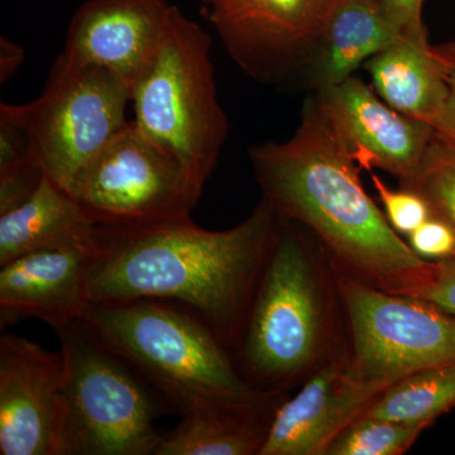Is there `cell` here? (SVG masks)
<instances>
[{"instance_id":"9c48e42d","label":"cell","mask_w":455,"mask_h":455,"mask_svg":"<svg viewBox=\"0 0 455 455\" xmlns=\"http://www.w3.org/2000/svg\"><path fill=\"white\" fill-rule=\"evenodd\" d=\"M203 188L130 121L77 176L70 194L92 226H132L190 217Z\"/></svg>"},{"instance_id":"d4e9b609","label":"cell","mask_w":455,"mask_h":455,"mask_svg":"<svg viewBox=\"0 0 455 455\" xmlns=\"http://www.w3.org/2000/svg\"><path fill=\"white\" fill-rule=\"evenodd\" d=\"M406 238L410 248L425 260L438 262L455 256V230L439 218L431 217Z\"/></svg>"},{"instance_id":"7c38bea8","label":"cell","mask_w":455,"mask_h":455,"mask_svg":"<svg viewBox=\"0 0 455 455\" xmlns=\"http://www.w3.org/2000/svg\"><path fill=\"white\" fill-rule=\"evenodd\" d=\"M64 385L61 350L0 337V454L53 455Z\"/></svg>"},{"instance_id":"2e32d148","label":"cell","mask_w":455,"mask_h":455,"mask_svg":"<svg viewBox=\"0 0 455 455\" xmlns=\"http://www.w3.org/2000/svg\"><path fill=\"white\" fill-rule=\"evenodd\" d=\"M371 86L397 112L430 124L447 98L442 64L427 40V29L403 32L364 64Z\"/></svg>"},{"instance_id":"3957f363","label":"cell","mask_w":455,"mask_h":455,"mask_svg":"<svg viewBox=\"0 0 455 455\" xmlns=\"http://www.w3.org/2000/svg\"><path fill=\"white\" fill-rule=\"evenodd\" d=\"M346 352L338 272L305 228L281 217L236 341V362L259 390L286 394Z\"/></svg>"},{"instance_id":"52a82bcc","label":"cell","mask_w":455,"mask_h":455,"mask_svg":"<svg viewBox=\"0 0 455 455\" xmlns=\"http://www.w3.org/2000/svg\"><path fill=\"white\" fill-rule=\"evenodd\" d=\"M131 89L109 71L61 53L40 97L0 104V116L22 128L44 175L70 193L82 171L127 124Z\"/></svg>"},{"instance_id":"cb8c5ba5","label":"cell","mask_w":455,"mask_h":455,"mask_svg":"<svg viewBox=\"0 0 455 455\" xmlns=\"http://www.w3.org/2000/svg\"><path fill=\"white\" fill-rule=\"evenodd\" d=\"M44 175L35 158L0 170V214L25 203L40 187Z\"/></svg>"},{"instance_id":"ba28073f","label":"cell","mask_w":455,"mask_h":455,"mask_svg":"<svg viewBox=\"0 0 455 455\" xmlns=\"http://www.w3.org/2000/svg\"><path fill=\"white\" fill-rule=\"evenodd\" d=\"M348 368L374 397L419 371L455 362V315L427 299L338 274Z\"/></svg>"},{"instance_id":"5b68a950","label":"cell","mask_w":455,"mask_h":455,"mask_svg":"<svg viewBox=\"0 0 455 455\" xmlns=\"http://www.w3.org/2000/svg\"><path fill=\"white\" fill-rule=\"evenodd\" d=\"M64 358V385L53 455H155L171 411L130 362L82 319L53 329Z\"/></svg>"},{"instance_id":"4316f807","label":"cell","mask_w":455,"mask_h":455,"mask_svg":"<svg viewBox=\"0 0 455 455\" xmlns=\"http://www.w3.org/2000/svg\"><path fill=\"white\" fill-rule=\"evenodd\" d=\"M433 52L442 64L448 88L444 106L433 128L440 137L455 143V41L433 44Z\"/></svg>"},{"instance_id":"ac0fdd59","label":"cell","mask_w":455,"mask_h":455,"mask_svg":"<svg viewBox=\"0 0 455 455\" xmlns=\"http://www.w3.org/2000/svg\"><path fill=\"white\" fill-rule=\"evenodd\" d=\"M92 229L71 194L44 175L25 203L0 214V266L35 251L89 238Z\"/></svg>"},{"instance_id":"7a4b0ae2","label":"cell","mask_w":455,"mask_h":455,"mask_svg":"<svg viewBox=\"0 0 455 455\" xmlns=\"http://www.w3.org/2000/svg\"><path fill=\"white\" fill-rule=\"evenodd\" d=\"M248 154L263 199L305 228L338 274L401 295L420 289L430 260L410 248L368 196L361 167L314 95L291 139L252 146Z\"/></svg>"},{"instance_id":"f546056e","label":"cell","mask_w":455,"mask_h":455,"mask_svg":"<svg viewBox=\"0 0 455 455\" xmlns=\"http://www.w3.org/2000/svg\"><path fill=\"white\" fill-rule=\"evenodd\" d=\"M200 4L205 8L208 17L214 16V14L223 13L228 9L235 7L239 0H197Z\"/></svg>"},{"instance_id":"e0dca14e","label":"cell","mask_w":455,"mask_h":455,"mask_svg":"<svg viewBox=\"0 0 455 455\" xmlns=\"http://www.w3.org/2000/svg\"><path fill=\"white\" fill-rule=\"evenodd\" d=\"M398 35L376 0H339L295 85L314 94L346 82Z\"/></svg>"},{"instance_id":"5bb4252c","label":"cell","mask_w":455,"mask_h":455,"mask_svg":"<svg viewBox=\"0 0 455 455\" xmlns=\"http://www.w3.org/2000/svg\"><path fill=\"white\" fill-rule=\"evenodd\" d=\"M94 232V229H92ZM89 238L27 253L0 266V329L38 319L51 328L83 319L92 304Z\"/></svg>"},{"instance_id":"30bf717a","label":"cell","mask_w":455,"mask_h":455,"mask_svg":"<svg viewBox=\"0 0 455 455\" xmlns=\"http://www.w3.org/2000/svg\"><path fill=\"white\" fill-rule=\"evenodd\" d=\"M339 0H239L208 17L228 55L260 84H296Z\"/></svg>"},{"instance_id":"ffe728a7","label":"cell","mask_w":455,"mask_h":455,"mask_svg":"<svg viewBox=\"0 0 455 455\" xmlns=\"http://www.w3.org/2000/svg\"><path fill=\"white\" fill-rule=\"evenodd\" d=\"M455 406V362L419 371L379 394L364 415L430 427Z\"/></svg>"},{"instance_id":"277c9868","label":"cell","mask_w":455,"mask_h":455,"mask_svg":"<svg viewBox=\"0 0 455 455\" xmlns=\"http://www.w3.org/2000/svg\"><path fill=\"white\" fill-rule=\"evenodd\" d=\"M82 322L154 386L180 418L266 414L286 394L248 381L233 350L193 311L140 299L92 302Z\"/></svg>"},{"instance_id":"7402d4cb","label":"cell","mask_w":455,"mask_h":455,"mask_svg":"<svg viewBox=\"0 0 455 455\" xmlns=\"http://www.w3.org/2000/svg\"><path fill=\"white\" fill-rule=\"evenodd\" d=\"M427 429L363 414L338 434L325 455H403Z\"/></svg>"},{"instance_id":"83f0119b","label":"cell","mask_w":455,"mask_h":455,"mask_svg":"<svg viewBox=\"0 0 455 455\" xmlns=\"http://www.w3.org/2000/svg\"><path fill=\"white\" fill-rule=\"evenodd\" d=\"M383 16L398 32L418 31L425 28L424 0H376Z\"/></svg>"},{"instance_id":"484cf974","label":"cell","mask_w":455,"mask_h":455,"mask_svg":"<svg viewBox=\"0 0 455 455\" xmlns=\"http://www.w3.org/2000/svg\"><path fill=\"white\" fill-rule=\"evenodd\" d=\"M414 296L427 299L455 315V256L431 262L427 278Z\"/></svg>"},{"instance_id":"44dd1931","label":"cell","mask_w":455,"mask_h":455,"mask_svg":"<svg viewBox=\"0 0 455 455\" xmlns=\"http://www.w3.org/2000/svg\"><path fill=\"white\" fill-rule=\"evenodd\" d=\"M400 188L414 191L429 205L433 217L455 230V143L434 134L423 160Z\"/></svg>"},{"instance_id":"8992f818","label":"cell","mask_w":455,"mask_h":455,"mask_svg":"<svg viewBox=\"0 0 455 455\" xmlns=\"http://www.w3.org/2000/svg\"><path fill=\"white\" fill-rule=\"evenodd\" d=\"M211 49V36L176 7L160 49L132 89L133 121L202 187L229 132Z\"/></svg>"},{"instance_id":"d6986e66","label":"cell","mask_w":455,"mask_h":455,"mask_svg":"<svg viewBox=\"0 0 455 455\" xmlns=\"http://www.w3.org/2000/svg\"><path fill=\"white\" fill-rule=\"evenodd\" d=\"M274 414L182 416L155 455H259Z\"/></svg>"},{"instance_id":"8fae6325","label":"cell","mask_w":455,"mask_h":455,"mask_svg":"<svg viewBox=\"0 0 455 455\" xmlns=\"http://www.w3.org/2000/svg\"><path fill=\"white\" fill-rule=\"evenodd\" d=\"M317 104L361 169L409 178L423 160L435 131L388 106L357 76L314 92Z\"/></svg>"},{"instance_id":"9a60e30c","label":"cell","mask_w":455,"mask_h":455,"mask_svg":"<svg viewBox=\"0 0 455 455\" xmlns=\"http://www.w3.org/2000/svg\"><path fill=\"white\" fill-rule=\"evenodd\" d=\"M300 386L277 406L259 455H325L338 434L376 400L350 374L348 352Z\"/></svg>"},{"instance_id":"603a6c76","label":"cell","mask_w":455,"mask_h":455,"mask_svg":"<svg viewBox=\"0 0 455 455\" xmlns=\"http://www.w3.org/2000/svg\"><path fill=\"white\" fill-rule=\"evenodd\" d=\"M372 184L383 206L388 223L400 235H409L433 217L429 205L414 191L388 188L379 176L372 173Z\"/></svg>"},{"instance_id":"4fadbf2b","label":"cell","mask_w":455,"mask_h":455,"mask_svg":"<svg viewBox=\"0 0 455 455\" xmlns=\"http://www.w3.org/2000/svg\"><path fill=\"white\" fill-rule=\"evenodd\" d=\"M175 9L167 0H86L71 18L62 53L109 71L132 92L160 49Z\"/></svg>"},{"instance_id":"f1b7e54d","label":"cell","mask_w":455,"mask_h":455,"mask_svg":"<svg viewBox=\"0 0 455 455\" xmlns=\"http://www.w3.org/2000/svg\"><path fill=\"white\" fill-rule=\"evenodd\" d=\"M25 50L20 44L2 37L0 40V84H7L25 61Z\"/></svg>"},{"instance_id":"6da1fadb","label":"cell","mask_w":455,"mask_h":455,"mask_svg":"<svg viewBox=\"0 0 455 455\" xmlns=\"http://www.w3.org/2000/svg\"><path fill=\"white\" fill-rule=\"evenodd\" d=\"M280 224L281 215L262 197L242 223L226 230L204 229L190 217L95 226L90 301L175 302L211 326L235 353Z\"/></svg>"}]
</instances>
